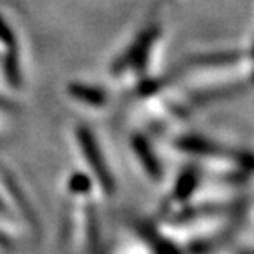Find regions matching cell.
<instances>
[{"instance_id": "obj_1", "label": "cell", "mask_w": 254, "mask_h": 254, "mask_svg": "<svg viewBox=\"0 0 254 254\" xmlns=\"http://www.w3.org/2000/svg\"><path fill=\"white\" fill-rule=\"evenodd\" d=\"M75 146H77L79 156L82 158L85 167L90 171L89 177L99 184L100 190H104L105 195H112L113 189H115V182L112 179L104 153H102L95 136L87 127L75 128Z\"/></svg>"}, {"instance_id": "obj_2", "label": "cell", "mask_w": 254, "mask_h": 254, "mask_svg": "<svg viewBox=\"0 0 254 254\" xmlns=\"http://www.w3.org/2000/svg\"><path fill=\"white\" fill-rule=\"evenodd\" d=\"M67 95L89 109H102L107 104V92L89 82H71L67 85Z\"/></svg>"}, {"instance_id": "obj_3", "label": "cell", "mask_w": 254, "mask_h": 254, "mask_svg": "<svg viewBox=\"0 0 254 254\" xmlns=\"http://www.w3.org/2000/svg\"><path fill=\"white\" fill-rule=\"evenodd\" d=\"M131 148H133V153L136 154L138 161L141 163L146 174L151 176L153 179H159L161 164H159L158 158L154 156V151L149 146L148 139L143 138L141 134H136V136H133V139H131Z\"/></svg>"}]
</instances>
